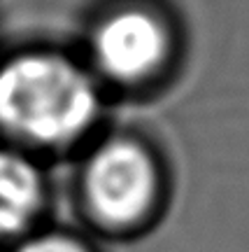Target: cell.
<instances>
[{"label":"cell","mask_w":249,"mask_h":252,"mask_svg":"<svg viewBox=\"0 0 249 252\" xmlns=\"http://www.w3.org/2000/svg\"><path fill=\"white\" fill-rule=\"evenodd\" d=\"M175 21L156 2L112 5L91 26L86 63L103 84L138 89L161 80L177 61Z\"/></svg>","instance_id":"obj_2"},{"label":"cell","mask_w":249,"mask_h":252,"mask_svg":"<svg viewBox=\"0 0 249 252\" xmlns=\"http://www.w3.org/2000/svg\"><path fill=\"white\" fill-rule=\"evenodd\" d=\"M2 252H93L80 236L45 224Z\"/></svg>","instance_id":"obj_5"},{"label":"cell","mask_w":249,"mask_h":252,"mask_svg":"<svg viewBox=\"0 0 249 252\" xmlns=\"http://www.w3.org/2000/svg\"><path fill=\"white\" fill-rule=\"evenodd\" d=\"M103 105L105 84L86 59L24 49L0 61V140L45 161L86 140Z\"/></svg>","instance_id":"obj_1"},{"label":"cell","mask_w":249,"mask_h":252,"mask_svg":"<svg viewBox=\"0 0 249 252\" xmlns=\"http://www.w3.org/2000/svg\"><path fill=\"white\" fill-rule=\"evenodd\" d=\"M77 191L82 206L100 224H133L156 194V166L149 150L128 135L105 138L84 157Z\"/></svg>","instance_id":"obj_3"},{"label":"cell","mask_w":249,"mask_h":252,"mask_svg":"<svg viewBox=\"0 0 249 252\" xmlns=\"http://www.w3.org/2000/svg\"><path fill=\"white\" fill-rule=\"evenodd\" d=\"M52 180L45 159L0 140V252L49 224Z\"/></svg>","instance_id":"obj_4"}]
</instances>
